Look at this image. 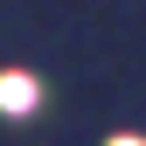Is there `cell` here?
Segmentation results:
<instances>
[{"label": "cell", "instance_id": "1", "mask_svg": "<svg viewBox=\"0 0 146 146\" xmlns=\"http://www.w3.org/2000/svg\"><path fill=\"white\" fill-rule=\"evenodd\" d=\"M35 104V84L28 77H0V111H28Z\"/></svg>", "mask_w": 146, "mask_h": 146}, {"label": "cell", "instance_id": "2", "mask_svg": "<svg viewBox=\"0 0 146 146\" xmlns=\"http://www.w3.org/2000/svg\"><path fill=\"white\" fill-rule=\"evenodd\" d=\"M111 146H139V139H111Z\"/></svg>", "mask_w": 146, "mask_h": 146}]
</instances>
